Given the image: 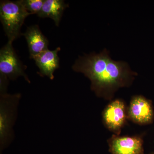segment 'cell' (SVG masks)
I'll use <instances>...</instances> for the list:
<instances>
[{
  "label": "cell",
  "instance_id": "1",
  "mask_svg": "<svg viewBox=\"0 0 154 154\" xmlns=\"http://www.w3.org/2000/svg\"><path fill=\"white\" fill-rule=\"evenodd\" d=\"M72 69L89 79L91 90L96 96L109 101L120 88L131 85L137 75L126 62L112 59L106 49L99 53H92L79 57Z\"/></svg>",
  "mask_w": 154,
  "mask_h": 154
},
{
  "label": "cell",
  "instance_id": "2",
  "mask_svg": "<svg viewBox=\"0 0 154 154\" xmlns=\"http://www.w3.org/2000/svg\"><path fill=\"white\" fill-rule=\"evenodd\" d=\"M31 15L21 1H1L0 19L8 41L13 42L22 35L21 28L25 19Z\"/></svg>",
  "mask_w": 154,
  "mask_h": 154
},
{
  "label": "cell",
  "instance_id": "3",
  "mask_svg": "<svg viewBox=\"0 0 154 154\" xmlns=\"http://www.w3.org/2000/svg\"><path fill=\"white\" fill-rule=\"evenodd\" d=\"M102 117L104 126L113 134L119 135L128 119L126 103L122 99L111 100L103 110Z\"/></svg>",
  "mask_w": 154,
  "mask_h": 154
},
{
  "label": "cell",
  "instance_id": "4",
  "mask_svg": "<svg viewBox=\"0 0 154 154\" xmlns=\"http://www.w3.org/2000/svg\"><path fill=\"white\" fill-rule=\"evenodd\" d=\"M12 43L8 41L0 50V74L12 80L23 76L30 82L25 74V66L15 52Z\"/></svg>",
  "mask_w": 154,
  "mask_h": 154
},
{
  "label": "cell",
  "instance_id": "5",
  "mask_svg": "<svg viewBox=\"0 0 154 154\" xmlns=\"http://www.w3.org/2000/svg\"><path fill=\"white\" fill-rule=\"evenodd\" d=\"M128 120L140 125L152 124L154 121L152 102L142 95L133 96L128 107Z\"/></svg>",
  "mask_w": 154,
  "mask_h": 154
},
{
  "label": "cell",
  "instance_id": "6",
  "mask_svg": "<svg viewBox=\"0 0 154 154\" xmlns=\"http://www.w3.org/2000/svg\"><path fill=\"white\" fill-rule=\"evenodd\" d=\"M107 142L110 154H144L143 140L140 136L113 134Z\"/></svg>",
  "mask_w": 154,
  "mask_h": 154
},
{
  "label": "cell",
  "instance_id": "7",
  "mask_svg": "<svg viewBox=\"0 0 154 154\" xmlns=\"http://www.w3.org/2000/svg\"><path fill=\"white\" fill-rule=\"evenodd\" d=\"M60 51V47L54 50L48 49L32 58L39 69L40 74L46 76L51 80L54 79V72L59 67L58 53Z\"/></svg>",
  "mask_w": 154,
  "mask_h": 154
},
{
  "label": "cell",
  "instance_id": "8",
  "mask_svg": "<svg viewBox=\"0 0 154 154\" xmlns=\"http://www.w3.org/2000/svg\"><path fill=\"white\" fill-rule=\"evenodd\" d=\"M23 35L28 43L31 58L48 49V40L42 33L38 25L28 27Z\"/></svg>",
  "mask_w": 154,
  "mask_h": 154
},
{
  "label": "cell",
  "instance_id": "9",
  "mask_svg": "<svg viewBox=\"0 0 154 154\" xmlns=\"http://www.w3.org/2000/svg\"><path fill=\"white\" fill-rule=\"evenodd\" d=\"M68 5L63 0H45L41 11L37 15L41 18H50L58 26L64 11Z\"/></svg>",
  "mask_w": 154,
  "mask_h": 154
},
{
  "label": "cell",
  "instance_id": "10",
  "mask_svg": "<svg viewBox=\"0 0 154 154\" xmlns=\"http://www.w3.org/2000/svg\"><path fill=\"white\" fill-rule=\"evenodd\" d=\"M26 10L32 14H38L41 11L45 0H21Z\"/></svg>",
  "mask_w": 154,
  "mask_h": 154
},
{
  "label": "cell",
  "instance_id": "11",
  "mask_svg": "<svg viewBox=\"0 0 154 154\" xmlns=\"http://www.w3.org/2000/svg\"><path fill=\"white\" fill-rule=\"evenodd\" d=\"M149 154H154V152H152L150 153Z\"/></svg>",
  "mask_w": 154,
  "mask_h": 154
}]
</instances>
